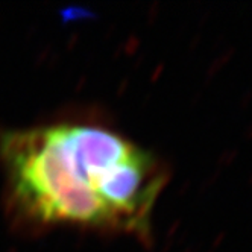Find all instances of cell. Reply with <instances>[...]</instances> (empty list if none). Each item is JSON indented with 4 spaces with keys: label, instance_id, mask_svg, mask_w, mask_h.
<instances>
[{
    "label": "cell",
    "instance_id": "obj_1",
    "mask_svg": "<svg viewBox=\"0 0 252 252\" xmlns=\"http://www.w3.org/2000/svg\"><path fill=\"white\" fill-rule=\"evenodd\" d=\"M0 163L22 219L151 240L167 170L128 137L92 122L8 131L0 135Z\"/></svg>",
    "mask_w": 252,
    "mask_h": 252
}]
</instances>
